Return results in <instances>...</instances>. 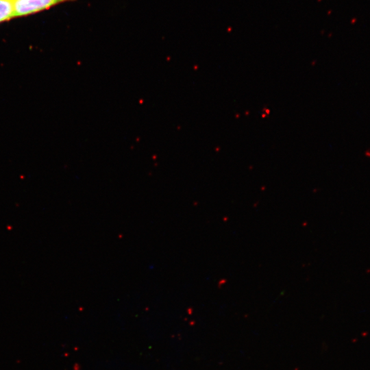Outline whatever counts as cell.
Wrapping results in <instances>:
<instances>
[{
  "label": "cell",
  "instance_id": "6da1fadb",
  "mask_svg": "<svg viewBox=\"0 0 370 370\" xmlns=\"http://www.w3.org/2000/svg\"><path fill=\"white\" fill-rule=\"evenodd\" d=\"M76 0H14V17H23Z\"/></svg>",
  "mask_w": 370,
  "mask_h": 370
},
{
  "label": "cell",
  "instance_id": "7a4b0ae2",
  "mask_svg": "<svg viewBox=\"0 0 370 370\" xmlns=\"http://www.w3.org/2000/svg\"><path fill=\"white\" fill-rule=\"evenodd\" d=\"M14 17V0H0V23Z\"/></svg>",
  "mask_w": 370,
  "mask_h": 370
},
{
  "label": "cell",
  "instance_id": "3957f363",
  "mask_svg": "<svg viewBox=\"0 0 370 370\" xmlns=\"http://www.w3.org/2000/svg\"><path fill=\"white\" fill-rule=\"evenodd\" d=\"M365 155L366 157L370 158V150H369V149H367L365 151Z\"/></svg>",
  "mask_w": 370,
  "mask_h": 370
},
{
  "label": "cell",
  "instance_id": "277c9868",
  "mask_svg": "<svg viewBox=\"0 0 370 370\" xmlns=\"http://www.w3.org/2000/svg\"><path fill=\"white\" fill-rule=\"evenodd\" d=\"M369 149L370 150V148H369Z\"/></svg>",
  "mask_w": 370,
  "mask_h": 370
}]
</instances>
